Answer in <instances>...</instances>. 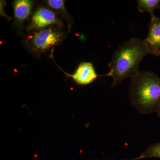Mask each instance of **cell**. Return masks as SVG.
I'll return each instance as SVG.
<instances>
[{
    "instance_id": "1",
    "label": "cell",
    "mask_w": 160,
    "mask_h": 160,
    "mask_svg": "<svg viewBox=\"0 0 160 160\" xmlns=\"http://www.w3.org/2000/svg\"><path fill=\"white\" fill-rule=\"evenodd\" d=\"M148 54L144 40L133 38L120 45L108 64V77L112 78L111 88L117 87L127 79H132L139 72V68Z\"/></svg>"
},
{
    "instance_id": "2",
    "label": "cell",
    "mask_w": 160,
    "mask_h": 160,
    "mask_svg": "<svg viewBox=\"0 0 160 160\" xmlns=\"http://www.w3.org/2000/svg\"><path fill=\"white\" fill-rule=\"evenodd\" d=\"M129 102L141 114L156 112L160 104V78L149 70L140 71L131 79Z\"/></svg>"
},
{
    "instance_id": "3",
    "label": "cell",
    "mask_w": 160,
    "mask_h": 160,
    "mask_svg": "<svg viewBox=\"0 0 160 160\" xmlns=\"http://www.w3.org/2000/svg\"><path fill=\"white\" fill-rule=\"evenodd\" d=\"M61 32L52 27L39 30L30 39V48L36 53H42L58 45L63 38Z\"/></svg>"
},
{
    "instance_id": "4",
    "label": "cell",
    "mask_w": 160,
    "mask_h": 160,
    "mask_svg": "<svg viewBox=\"0 0 160 160\" xmlns=\"http://www.w3.org/2000/svg\"><path fill=\"white\" fill-rule=\"evenodd\" d=\"M150 16L148 24V33L144 39L148 54L155 57L160 56V18L154 14Z\"/></svg>"
},
{
    "instance_id": "5",
    "label": "cell",
    "mask_w": 160,
    "mask_h": 160,
    "mask_svg": "<svg viewBox=\"0 0 160 160\" xmlns=\"http://www.w3.org/2000/svg\"><path fill=\"white\" fill-rule=\"evenodd\" d=\"M62 26V22L54 12L44 7H40L32 15L28 30H40L49 25Z\"/></svg>"
},
{
    "instance_id": "6",
    "label": "cell",
    "mask_w": 160,
    "mask_h": 160,
    "mask_svg": "<svg viewBox=\"0 0 160 160\" xmlns=\"http://www.w3.org/2000/svg\"><path fill=\"white\" fill-rule=\"evenodd\" d=\"M61 69L68 77L71 78L76 83L80 86L89 85L99 77L108 76L107 74L98 75L96 72L92 64L89 62L81 63L73 74H68Z\"/></svg>"
},
{
    "instance_id": "7",
    "label": "cell",
    "mask_w": 160,
    "mask_h": 160,
    "mask_svg": "<svg viewBox=\"0 0 160 160\" xmlns=\"http://www.w3.org/2000/svg\"><path fill=\"white\" fill-rule=\"evenodd\" d=\"M33 1L30 0H17L13 3L14 18L16 22L21 25L31 13Z\"/></svg>"
},
{
    "instance_id": "8",
    "label": "cell",
    "mask_w": 160,
    "mask_h": 160,
    "mask_svg": "<svg viewBox=\"0 0 160 160\" xmlns=\"http://www.w3.org/2000/svg\"><path fill=\"white\" fill-rule=\"evenodd\" d=\"M137 7L140 12H149L152 15L154 14L155 9H160V0H138Z\"/></svg>"
},
{
    "instance_id": "9",
    "label": "cell",
    "mask_w": 160,
    "mask_h": 160,
    "mask_svg": "<svg viewBox=\"0 0 160 160\" xmlns=\"http://www.w3.org/2000/svg\"><path fill=\"white\" fill-rule=\"evenodd\" d=\"M143 159L150 158H160V143L151 144L144 152L141 154Z\"/></svg>"
},
{
    "instance_id": "10",
    "label": "cell",
    "mask_w": 160,
    "mask_h": 160,
    "mask_svg": "<svg viewBox=\"0 0 160 160\" xmlns=\"http://www.w3.org/2000/svg\"><path fill=\"white\" fill-rule=\"evenodd\" d=\"M47 3L53 9L66 14L67 12L65 7V1L63 0H48Z\"/></svg>"
},
{
    "instance_id": "11",
    "label": "cell",
    "mask_w": 160,
    "mask_h": 160,
    "mask_svg": "<svg viewBox=\"0 0 160 160\" xmlns=\"http://www.w3.org/2000/svg\"><path fill=\"white\" fill-rule=\"evenodd\" d=\"M143 157L141 155H140L138 157L134 158L131 159L129 160H139L141 159H142Z\"/></svg>"
},
{
    "instance_id": "12",
    "label": "cell",
    "mask_w": 160,
    "mask_h": 160,
    "mask_svg": "<svg viewBox=\"0 0 160 160\" xmlns=\"http://www.w3.org/2000/svg\"><path fill=\"white\" fill-rule=\"evenodd\" d=\"M156 113L157 114L158 116L160 118V104L157 110Z\"/></svg>"
}]
</instances>
